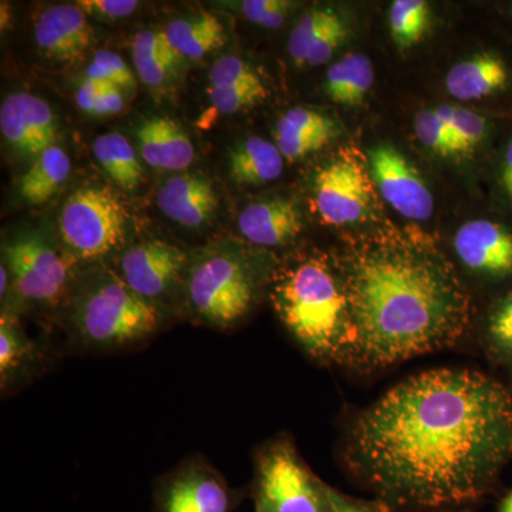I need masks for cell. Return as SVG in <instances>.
I'll return each instance as SVG.
<instances>
[{
  "instance_id": "obj_6",
  "label": "cell",
  "mask_w": 512,
  "mask_h": 512,
  "mask_svg": "<svg viewBox=\"0 0 512 512\" xmlns=\"http://www.w3.org/2000/svg\"><path fill=\"white\" fill-rule=\"evenodd\" d=\"M255 512H333L330 485L306 466L289 437L266 443L256 454Z\"/></svg>"
},
{
  "instance_id": "obj_2",
  "label": "cell",
  "mask_w": 512,
  "mask_h": 512,
  "mask_svg": "<svg viewBox=\"0 0 512 512\" xmlns=\"http://www.w3.org/2000/svg\"><path fill=\"white\" fill-rule=\"evenodd\" d=\"M352 342L345 366L375 372L456 345L470 296L443 256L407 241L376 242L342 264Z\"/></svg>"
},
{
  "instance_id": "obj_16",
  "label": "cell",
  "mask_w": 512,
  "mask_h": 512,
  "mask_svg": "<svg viewBox=\"0 0 512 512\" xmlns=\"http://www.w3.org/2000/svg\"><path fill=\"white\" fill-rule=\"evenodd\" d=\"M165 217L185 228H201L214 217L218 200L214 184L205 175L181 173L165 180L157 194Z\"/></svg>"
},
{
  "instance_id": "obj_41",
  "label": "cell",
  "mask_w": 512,
  "mask_h": 512,
  "mask_svg": "<svg viewBox=\"0 0 512 512\" xmlns=\"http://www.w3.org/2000/svg\"><path fill=\"white\" fill-rule=\"evenodd\" d=\"M110 87V84L94 82V80L84 77L83 83L80 84L76 94V103L84 113L92 114L94 104L104 90Z\"/></svg>"
},
{
  "instance_id": "obj_18",
  "label": "cell",
  "mask_w": 512,
  "mask_h": 512,
  "mask_svg": "<svg viewBox=\"0 0 512 512\" xmlns=\"http://www.w3.org/2000/svg\"><path fill=\"white\" fill-rule=\"evenodd\" d=\"M134 133L140 156L150 167L183 171L194 163L195 148L191 138L170 117H146L137 124Z\"/></svg>"
},
{
  "instance_id": "obj_9",
  "label": "cell",
  "mask_w": 512,
  "mask_h": 512,
  "mask_svg": "<svg viewBox=\"0 0 512 512\" xmlns=\"http://www.w3.org/2000/svg\"><path fill=\"white\" fill-rule=\"evenodd\" d=\"M313 197L325 224L345 227L365 220L373 202L372 180L365 163L350 153L333 158L316 174Z\"/></svg>"
},
{
  "instance_id": "obj_22",
  "label": "cell",
  "mask_w": 512,
  "mask_h": 512,
  "mask_svg": "<svg viewBox=\"0 0 512 512\" xmlns=\"http://www.w3.org/2000/svg\"><path fill=\"white\" fill-rule=\"evenodd\" d=\"M285 163L275 143L261 137H248L229 151V177L242 185L268 184L281 177Z\"/></svg>"
},
{
  "instance_id": "obj_40",
  "label": "cell",
  "mask_w": 512,
  "mask_h": 512,
  "mask_svg": "<svg viewBox=\"0 0 512 512\" xmlns=\"http://www.w3.org/2000/svg\"><path fill=\"white\" fill-rule=\"evenodd\" d=\"M124 109L123 90L119 87L110 86L100 94L94 104L93 116H113Z\"/></svg>"
},
{
  "instance_id": "obj_28",
  "label": "cell",
  "mask_w": 512,
  "mask_h": 512,
  "mask_svg": "<svg viewBox=\"0 0 512 512\" xmlns=\"http://www.w3.org/2000/svg\"><path fill=\"white\" fill-rule=\"evenodd\" d=\"M430 5L424 0H396L389 12L390 33L400 49L421 42L430 26Z\"/></svg>"
},
{
  "instance_id": "obj_36",
  "label": "cell",
  "mask_w": 512,
  "mask_h": 512,
  "mask_svg": "<svg viewBox=\"0 0 512 512\" xmlns=\"http://www.w3.org/2000/svg\"><path fill=\"white\" fill-rule=\"evenodd\" d=\"M293 3L288 0H244L239 3L244 18L265 29H279L284 25Z\"/></svg>"
},
{
  "instance_id": "obj_44",
  "label": "cell",
  "mask_w": 512,
  "mask_h": 512,
  "mask_svg": "<svg viewBox=\"0 0 512 512\" xmlns=\"http://www.w3.org/2000/svg\"><path fill=\"white\" fill-rule=\"evenodd\" d=\"M2 18H0V23H2V29L5 30L9 26L10 22V12H9V5H5V3H2Z\"/></svg>"
},
{
  "instance_id": "obj_30",
  "label": "cell",
  "mask_w": 512,
  "mask_h": 512,
  "mask_svg": "<svg viewBox=\"0 0 512 512\" xmlns=\"http://www.w3.org/2000/svg\"><path fill=\"white\" fill-rule=\"evenodd\" d=\"M483 345L498 363H512V291L488 313L483 325Z\"/></svg>"
},
{
  "instance_id": "obj_42",
  "label": "cell",
  "mask_w": 512,
  "mask_h": 512,
  "mask_svg": "<svg viewBox=\"0 0 512 512\" xmlns=\"http://www.w3.org/2000/svg\"><path fill=\"white\" fill-rule=\"evenodd\" d=\"M501 185L508 198L512 201V140L505 148L503 164H501Z\"/></svg>"
},
{
  "instance_id": "obj_8",
  "label": "cell",
  "mask_w": 512,
  "mask_h": 512,
  "mask_svg": "<svg viewBox=\"0 0 512 512\" xmlns=\"http://www.w3.org/2000/svg\"><path fill=\"white\" fill-rule=\"evenodd\" d=\"M72 261L40 234L19 235L3 247V264L12 281L10 293L23 306L59 305L72 281Z\"/></svg>"
},
{
  "instance_id": "obj_43",
  "label": "cell",
  "mask_w": 512,
  "mask_h": 512,
  "mask_svg": "<svg viewBox=\"0 0 512 512\" xmlns=\"http://www.w3.org/2000/svg\"><path fill=\"white\" fill-rule=\"evenodd\" d=\"M495 512H512V490L498 503Z\"/></svg>"
},
{
  "instance_id": "obj_37",
  "label": "cell",
  "mask_w": 512,
  "mask_h": 512,
  "mask_svg": "<svg viewBox=\"0 0 512 512\" xmlns=\"http://www.w3.org/2000/svg\"><path fill=\"white\" fill-rule=\"evenodd\" d=\"M346 37H348V28H346L343 19L339 18L316 40L315 45L311 47L305 57L303 67H316L328 63L335 55L336 50L343 45Z\"/></svg>"
},
{
  "instance_id": "obj_20",
  "label": "cell",
  "mask_w": 512,
  "mask_h": 512,
  "mask_svg": "<svg viewBox=\"0 0 512 512\" xmlns=\"http://www.w3.org/2000/svg\"><path fill=\"white\" fill-rule=\"evenodd\" d=\"M40 349L19 328L12 313L0 319V387L2 393L18 389L39 372Z\"/></svg>"
},
{
  "instance_id": "obj_11",
  "label": "cell",
  "mask_w": 512,
  "mask_h": 512,
  "mask_svg": "<svg viewBox=\"0 0 512 512\" xmlns=\"http://www.w3.org/2000/svg\"><path fill=\"white\" fill-rule=\"evenodd\" d=\"M154 504L156 512H232L235 493L217 468L197 456L161 478Z\"/></svg>"
},
{
  "instance_id": "obj_27",
  "label": "cell",
  "mask_w": 512,
  "mask_h": 512,
  "mask_svg": "<svg viewBox=\"0 0 512 512\" xmlns=\"http://www.w3.org/2000/svg\"><path fill=\"white\" fill-rule=\"evenodd\" d=\"M93 153L114 183L123 190H136L143 177V165L126 137L119 133L103 134L94 140Z\"/></svg>"
},
{
  "instance_id": "obj_3",
  "label": "cell",
  "mask_w": 512,
  "mask_h": 512,
  "mask_svg": "<svg viewBox=\"0 0 512 512\" xmlns=\"http://www.w3.org/2000/svg\"><path fill=\"white\" fill-rule=\"evenodd\" d=\"M272 303L289 335L312 360L345 365L352 329L342 271L325 256L311 255L274 276Z\"/></svg>"
},
{
  "instance_id": "obj_4",
  "label": "cell",
  "mask_w": 512,
  "mask_h": 512,
  "mask_svg": "<svg viewBox=\"0 0 512 512\" xmlns=\"http://www.w3.org/2000/svg\"><path fill=\"white\" fill-rule=\"evenodd\" d=\"M70 329L84 350L113 352L146 342L163 326L164 312L131 291L114 269L83 276L70 302Z\"/></svg>"
},
{
  "instance_id": "obj_14",
  "label": "cell",
  "mask_w": 512,
  "mask_h": 512,
  "mask_svg": "<svg viewBox=\"0 0 512 512\" xmlns=\"http://www.w3.org/2000/svg\"><path fill=\"white\" fill-rule=\"evenodd\" d=\"M453 245L458 261L471 274L495 281L512 275V232L503 225L467 222L458 228Z\"/></svg>"
},
{
  "instance_id": "obj_45",
  "label": "cell",
  "mask_w": 512,
  "mask_h": 512,
  "mask_svg": "<svg viewBox=\"0 0 512 512\" xmlns=\"http://www.w3.org/2000/svg\"><path fill=\"white\" fill-rule=\"evenodd\" d=\"M511 16H512V5H511Z\"/></svg>"
},
{
  "instance_id": "obj_13",
  "label": "cell",
  "mask_w": 512,
  "mask_h": 512,
  "mask_svg": "<svg viewBox=\"0 0 512 512\" xmlns=\"http://www.w3.org/2000/svg\"><path fill=\"white\" fill-rule=\"evenodd\" d=\"M0 130L16 153L35 160L55 146L57 119L45 100L28 92L10 94L0 107Z\"/></svg>"
},
{
  "instance_id": "obj_31",
  "label": "cell",
  "mask_w": 512,
  "mask_h": 512,
  "mask_svg": "<svg viewBox=\"0 0 512 512\" xmlns=\"http://www.w3.org/2000/svg\"><path fill=\"white\" fill-rule=\"evenodd\" d=\"M340 16L330 8H312L299 19L289 35L288 53L296 66L303 67L305 57L322 33Z\"/></svg>"
},
{
  "instance_id": "obj_12",
  "label": "cell",
  "mask_w": 512,
  "mask_h": 512,
  "mask_svg": "<svg viewBox=\"0 0 512 512\" xmlns=\"http://www.w3.org/2000/svg\"><path fill=\"white\" fill-rule=\"evenodd\" d=\"M370 177L383 200L403 217L426 221L434 212L430 188L416 167L396 147L379 144L367 158Z\"/></svg>"
},
{
  "instance_id": "obj_34",
  "label": "cell",
  "mask_w": 512,
  "mask_h": 512,
  "mask_svg": "<svg viewBox=\"0 0 512 512\" xmlns=\"http://www.w3.org/2000/svg\"><path fill=\"white\" fill-rule=\"evenodd\" d=\"M86 79L94 82L110 84L121 90H131L136 86L133 73L128 69L123 57L111 50H100L94 55L87 67Z\"/></svg>"
},
{
  "instance_id": "obj_32",
  "label": "cell",
  "mask_w": 512,
  "mask_h": 512,
  "mask_svg": "<svg viewBox=\"0 0 512 512\" xmlns=\"http://www.w3.org/2000/svg\"><path fill=\"white\" fill-rule=\"evenodd\" d=\"M208 97L218 114H235L264 101L268 97V90L264 82L221 89L208 87Z\"/></svg>"
},
{
  "instance_id": "obj_38",
  "label": "cell",
  "mask_w": 512,
  "mask_h": 512,
  "mask_svg": "<svg viewBox=\"0 0 512 512\" xmlns=\"http://www.w3.org/2000/svg\"><path fill=\"white\" fill-rule=\"evenodd\" d=\"M76 5L94 18L117 20L133 15L140 3L137 0H79Z\"/></svg>"
},
{
  "instance_id": "obj_24",
  "label": "cell",
  "mask_w": 512,
  "mask_h": 512,
  "mask_svg": "<svg viewBox=\"0 0 512 512\" xmlns=\"http://www.w3.org/2000/svg\"><path fill=\"white\" fill-rule=\"evenodd\" d=\"M181 60L165 30L144 29L134 36V69L146 86L153 89L164 86L177 73Z\"/></svg>"
},
{
  "instance_id": "obj_46",
  "label": "cell",
  "mask_w": 512,
  "mask_h": 512,
  "mask_svg": "<svg viewBox=\"0 0 512 512\" xmlns=\"http://www.w3.org/2000/svg\"><path fill=\"white\" fill-rule=\"evenodd\" d=\"M511 365H512V363H511Z\"/></svg>"
},
{
  "instance_id": "obj_21",
  "label": "cell",
  "mask_w": 512,
  "mask_h": 512,
  "mask_svg": "<svg viewBox=\"0 0 512 512\" xmlns=\"http://www.w3.org/2000/svg\"><path fill=\"white\" fill-rule=\"evenodd\" d=\"M507 64L494 53H480L457 63L447 73V92L457 100H481L505 89Z\"/></svg>"
},
{
  "instance_id": "obj_26",
  "label": "cell",
  "mask_w": 512,
  "mask_h": 512,
  "mask_svg": "<svg viewBox=\"0 0 512 512\" xmlns=\"http://www.w3.org/2000/svg\"><path fill=\"white\" fill-rule=\"evenodd\" d=\"M375 84L372 60L363 53H348L329 67L325 90L330 100L355 107L365 101Z\"/></svg>"
},
{
  "instance_id": "obj_29",
  "label": "cell",
  "mask_w": 512,
  "mask_h": 512,
  "mask_svg": "<svg viewBox=\"0 0 512 512\" xmlns=\"http://www.w3.org/2000/svg\"><path fill=\"white\" fill-rule=\"evenodd\" d=\"M434 110L453 136L457 154L473 153L487 137L488 121L476 111L446 103Z\"/></svg>"
},
{
  "instance_id": "obj_23",
  "label": "cell",
  "mask_w": 512,
  "mask_h": 512,
  "mask_svg": "<svg viewBox=\"0 0 512 512\" xmlns=\"http://www.w3.org/2000/svg\"><path fill=\"white\" fill-rule=\"evenodd\" d=\"M168 40L181 59L200 60L227 42L224 23L211 13L180 16L165 28Z\"/></svg>"
},
{
  "instance_id": "obj_7",
  "label": "cell",
  "mask_w": 512,
  "mask_h": 512,
  "mask_svg": "<svg viewBox=\"0 0 512 512\" xmlns=\"http://www.w3.org/2000/svg\"><path fill=\"white\" fill-rule=\"evenodd\" d=\"M123 202L106 187H83L64 202L59 232L74 262L94 264L113 254L126 238Z\"/></svg>"
},
{
  "instance_id": "obj_25",
  "label": "cell",
  "mask_w": 512,
  "mask_h": 512,
  "mask_svg": "<svg viewBox=\"0 0 512 512\" xmlns=\"http://www.w3.org/2000/svg\"><path fill=\"white\" fill-rule=\"evenodd\" d=\"M70 171L72 161L66 151L55 144L40 153L19 178V195L30 205L45 204L69 180Z\"/></svg>"
},
{
  "instance_id": "obj_10",
  "label": "cell",
  "mask_w": 512,
  "mask_h": 512,
  "mask_svg": "<svg viewBox=\"0 0 512 512\" xmlns=\"http://www.w3.org/2000/svg\"><path fill=\"white\" fill-rule=\"evenodd\" d=\"M188 262L183 249L150 239L126 249L116 272L131 291L164 312V299L177 291L184 293Z\"/></svg>"
},
{
  "instance_id": "obj_35",
  "label": "cell",
  "mask_w": 512,
  "mask_h": 512,
  "mask_svg": "<svg viewBox=\"0 0 512 512\" xmlns=\"http://www.w3.org/2000/svg\"><path fill=\"white\" fill-rule=\"evenodd\" d=\"M210 87L241 86V84L261 83L262 79L245 60L238 56H222L211 67L208 73Z\"/></svg>"
},
{
  "instance_id": "obj_15",
  "label": "cell",
  "mask_w": 512,
  "mask_h": 512,
  "mask_svg": "<svg viewBox=\"0 0 512 512\" xmlns=\"http://www.w3.org/2000/svg\"><path fill=\"white\" fill-rule=\"evenodd\" d=\"M35 39L43 55L56 62L74 63L93 45L94 32L79 6H50L36 18Z\"/></svg>"
},
{
  "instance_id": "obj_5",
  "label": "cell",
  "mask_w": 512,
  "mask_h": 512,
  "mask_svg": "<svg viewBox=\"0 0 512 512\" xmlns=\"http://www.w3.org/2000/svg\"><path fill=\"white\" fill-rule=\"evenodd\" d=\"M261 272L242 249L211 245L192 255L185 274L183 302L201 325L235 328L254 309Z\"/></svg>"
},
{
  "instance_id": "obj_1",
  "label": "cell",
  "mask_w": 512,
  "mask_h": 512,
  "mask_svg": "<svg viewBox=\"0 0 512 512\" xmlns=\"http://www.w3.org/2000/svg\"><path fill=\"white\" fill-rule=\"evenodd\" d=\"M357 483L396 512H474L512 463V384L443 367L392 387L350 424Z\"/></svg>"
},
{
  "instance_id": "obj_17",
  "label": "cell",
  "mask_w": 512,
  "mask_h": 512,
  "mask_svg": "<svg viewBox=\"0 0 512 512\" xmlns=\"http://www.w3.org/2000/svg\"><path fill=\"white\" fill-rule=\"evenodd\" d=\"M238 227L242 237L256 247L279 248L301 235L303 220L295 201L276 197L245 207L239 215Z\"/></svg>"
},
{
  "instance_id": "obj_33",
  "label": "cell",
  "mask_w": 512,
  "mask_h": 512,
  "mask_svg": "<svg viewBox=\"0 0 512 512\" xmlns=\"http://www.w3.org/2000/svg\"><path fill=\"white\" fill-rule=\"evenodd\" d=\"M414 131L424 147L436 153L437 156H457L456 144L453 136L440 119L436 110L429 109L420 111L414 120Z\"/></svg>"
},
{
  "instance_id": "obj_19",
  "label": "cell",
  "mask_w": 512,
  "mask_h": 512,
  "mask_svg": "<svg viewBox=\"0 0 512 512\" xmlns=\"http://www.w3.org/2000/svg\"><path fill=\"white\" fill-rule=\"evenodd\" d=\"M339 127L320 111L295 107L286 111L275 127V144L288 163L302 160L328 146Z\"/></svg>"
},
{
  "instance_id": "obj_39",
  "label": "cell",
  "mask_w": 512,
  "mask_h": 512,
  "mask_svg": "<svg viewBox=\"0 0 512 512\" xmlns=\"http://www.w3.org/2000/svg\"><path fill=\"white\" fill-rule=\"evenodd\" d=\"M330 500H332L333 512H396L380 501H365L359 498L349 497L330 487Z\"/></svg>"
}]
</instances>
